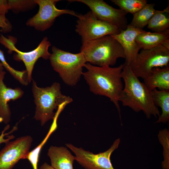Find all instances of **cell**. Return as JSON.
<instances>
[{"mask_svg": "<svg viewBox=\"0 0 169 169\" xmlns=\"http://www.w3.org/2000/svg\"><path fill=\"white\" fill-rule=\"evenodd\" d=\"M77 18L75 30L81 36L82 44L120 31L116 26L98 19L91 11L83 15L78 14Z\"/></svg>", "mask_w": 169, "mask_h": 169, "instance_id": "obj_8", "label": "cell"}, {"mask_svg": "<svg viewBox=\"0 0 169 169\" xmlns=\"http://www.w3.org/2000/svg\"><path fill=\"white\" fill-rule=\"evenodd\" d=\"M59 0H35L39 8L38 12L28 19L26 25L36 30L44 31L49 28L53 24L56 18L64 14H68L77 17L74 11L67 9H59L56 7Z\"/></svg>", "mask_w": 169, "mask_h": 169, "instance_id": "obj_10", "label": "cell"}, {"mask_svg": "<svg viewBox=\"0 0 169 169\" xmlns=\"http://www.w3.org/2000/svg\"><path fill=\"white\" fill-rule=\"evenodd\" d=\"M40 169H55L51 165H50L47 163L45 162L40 167Z\"/></svg>", "mask_w": 169, "mask_h": 169, "instance_id": "obj_29", "label": "cell"}, {"mask_svg": "<svg viewBox=\"0 0 169 169\" xmlns=\"http://www.w3.org/2000/svg\"><path fill=\"white\" fill-rule=\"evenodd\" d=\"M48 155L50 160L51 166L55 169H74L75 156L66 147L51 146Z\"/></svg>", "mask_w": 169, "mask_h": 169, "instance_id": "obj_15", "label": "cell"}, {"mask_svg": "<svg viewBox=\"0 0 169 169\" xmlns=\"http://www.w3.org/2000/svg\"><path fill=\"white\" fill-rule=\"evenodd\" d=\"M52 51L49 59L54 70L66 84L75 85L80 79L83 67L87 62L83 53H72L55 46L52 47Z\"/></svg>", "mask_w": 169, "mask_h": 169, "instance_id": "obj_5", "label": "cell"}, {"mask_svg": "<svg viewBox=\"0 0 169 169\" xmlns=\"http://www.w3.org/2000/svg\"><path fill=\"white\" fill-rule=\"evenodd\" d=\"M169 6L163 10H156L147 25V28L154 32H169Z\"/></svg>", "mask_w": 169, "mask_h": 169, "instance_id": "obj_19", "label": "cell"}, {"mask_svg": "<svg viewBox=\"0 0 169 169\" xmlns=\"http://www.w3.org/2000/svg\"><path fill=\"white\" fill-rule=\"evenodd\" d=\"M145 31L128 25L125 30L118 34L110 35L117 41L122 47L125 56V63L131 65L135 60L140 49L136 38Z\"/></svg>", "mask_w": 169, "mask_h": 169, "instance_id": "obj_13", "label": "cell"}, {"mask_svg": "<svg viewBox=\"0 0 169 169\" xmlns=\"http://www.w3.org/2000/svg\"><path fill=\"white\" fill-rule=\"evenodd\" d=\"M163 46L169 50V39L165 41L162 44Z\"/></svg>", "mask_w": 169, "mask_h": 169, "instance_id": "obj_30", "label": "cell"}, {"mask_svg": "<svg viewBox=\"0 0 169 169\" xmlns=\"http://www.w3.org/2000/svg\"><path fill=\"white\" fill-rule=\"evenodd\" d=\"M7 1L10 10L15 13L30 10L37 5L35 0H8Z\"/></svg>", "mask_w": 169, "mask_h": 169, "instance_id": "obj_25", "label": "cell"}, {"mask_svg": "<svg viewBox=\"0 0 169 169\" xmlns=\"http://www.w3.org/2000/svg\"><path fill=\"white\" fill-rule=\"evenodd\" d=\"M121 75L125 83L119 100L122 105L136 112L142 111L147 119L152 115L159 117L160 111L154 103L151 90L135 75L130 65L123 64Z\"/></svg>", "mask_w": 169, "mask_h": 169, "instance_id": "obj_2", "label": "cell"}, {"mask_svg": "<svg viewBox=\"0 0 169 169\" xmlns=\"http://www.w3.org/2000/svg\"><path fill=\"white\" fill-rule=\"evenodd\" d=\"M159 141L163 148V160L161 163L163 169H169V131L164 128L159 131L157 135Z\"/></svg>", "mask_w": 169, "mask_h": 169, "instance_id": "obj_22", "label": "cell"}, {"mask_svg": "<svg viewBox=\"0 0 169 169\" xmlns=\"http://www.w3.org/2000/svg\"><path fill=\"white\" fill-rule=\"evenodd\" d=\"M0 62L2 64L4 69L22 84L27 85L28 84L29 82L26 71H18L11 66L5 59L3 51L0 49Z\"/></svg>", "mask_w": 169, "mask_h": 169, "instance_id": "obj_24", "label": "cell"}, {"mask_svg": "<svg viewBox=\"0 0 169 169\" xmlns=\"http://www.w3.org/2000/svg\"><path fill=\"white\" fill-rule=\"evenodd\" d=\"M32 90L36 105L34 118L39 121L42 126L54 119L57 114L54 110L63 108L73 101L70 97L62 93L60 84L57 82L50 86L40 87L32 79Z\"/></svg>", "mask_w": 169, "mask_h": 169, "instance_id": "obj_3", "label": "cell"}, {"mask_svg": "<svg viewBox=\"0 0 169 169\" xmlns=\"http://www.w3.org/2000/svg\"><path fill=\"white\" fill-rule=\"evenodd\" d=\"M169 62V50L160 45L142 49L130 66L135 75L144 80L149 76L153 68L167 66Z\"/></svg>", "mask_w": 169, "mask_h": 169, "instance_id": "obj_7", "label": "cell"}, {"mask_svg": "<svg viewBox=\"0 0 169 169\" xmlns=\"http://www.w3.org/2000/svg\"><path fill=\"white\" fill-rule=\"evenodd\" d=\"M56 123L53 122L46 137L43 141L34 149L29 152L25 159H28L31 164L33 169H38V164L41 150L51 134L57 128Z\"/></svg>", "mask_w": 169, "mask_h": 169, "instance_id": "obj_23", "label": "cell"}, {"mask_svg": "<svg viewBox=\"0 0 169 169\" xmlns=\"http://www.w3.org/2000/svg\"><path fill=\"white\" fill-rule=\"evenodd\" d=\"M123 66V64L116 67H99L87 63L84 66L87 71L82 74L92 92L109 98L114 104L121 123L119 101L123 89L121 79Z\"/></svg>", "mask_w": 169, "mask_h": 169, "instance_id": "obj_1", "label": "cell"}, {"mask_svg": "<svg viewBox=\"0 0 169 169\" xmlns=\"http://www.w3.org/2000/svg\"><path fill=\"white\" fill-rule=\"evenodd\" d=\"M168 39H169V31L159 33L145 31L136 36V41L141 49H146L162 45L165 41Z\"/></svg>", "mask_w": 169, "mask_h": 169, "instance_id": "obj_17", "label": "cell"}, {"mask_svg": "<svg viewBox=\"0 0 169 169\" xmlns=\"http://www.w3.org/2000/svg\"><path fill=\"white\" fill-rule=\"evenodd\" d=\"M69 2H77L88 6L99 19L114 25L120 30L125 29L128 25L126 17L127 13L120 9L115 8L103 0H71Z\"/></svg>", "mask_w": 169, "mask_h": 169, "instance_id": "obj_11", "label": "cell"}, {"mask_svg": "<svg viewBox=\"0 0 169 169\" xmlns=\"http://www.w3.org/2000/svg\"><path fill=\"white\" fill-rule=\"evenodd\" d=\"M0 28L1 31L4 33L11 32L12 29V25L5 16V14H0Z\"/></svg>", "mask_w": 169, "mask_h": 169, "instance_id": "obj_26", "label": "cell"}, {"mask_svg": "<svg viewBox=\"0 0 169 169\" xmlns=\"http://www.w3.org/2000/svg\"><path fill=\"white\" fill-rule=\"evenodd\" d=\"M33 141L30 136L9 141L0 151V169H13L20 159H25Z\"/></svg>", "mask_w": 169, "mask_h": 169, "instance_id": "obj_12", "label": "cell"}, {"mask_svg": "<svg viewBox=\"0 0 169 169\" xmlns=\"http://www.w3.org/2000/svg\"><path fill=\"white\" fill-rule=\"evenodd\" d=\"M120 9L133 15L142 8L147 3L146 0H111Z\"/></svg>", "mask_w": 169, "mask_h": 169, "instance_id": "obj_21", "label": "cell"}, {"mask_svg": "<svg viewBox=\"0 0 169 169\" xmlns=\"http://www.w3.org/2000/svg\"><path fill=\"white\" fill-rule=\"evenodd\" d=\"M5 74L0 75V122L7 124L11 117L8 103L21 98L24 92L19 88L12 89L7 87L3 81Z\"/></svg>", "mask_w": 169, "mask_h": 169, "instance_id": "obj_14", "label": "cell"}, {"mask_svg": "<svg viewBox=\"0 0 169 169\" xmlns=\"http://www.w3.org/2000/svg\"><path fill=\"white\" fill-rule=\"evenodd\" d=\"M10 10L7 0H0V14H6Z\"/></svg>", "mask_w": 169, "mask_h": 169, "instance_id": "obj_28", "label": "cell"}, {"mask_svg": "<svg viewBox=\"0 0 169 169\" xmlns=\"http://www.w3.org/2000/svg\"><path fill=\"white\" fill-rule=\"evenodd\" d=\"M144 82L151 90L157 88L159 90H169V66L153 68Z\"/></svg>", "mask_w": 169, "mask_h": 169, "instance_id": "obj_16", "label": "cell"}, {"mask_svg": "<svg viewBox=\"0 0 169 169\" xmlns=\"http://www.w3.org/2000/svg\"><path fill=\"white\" fill-rule=\"evenodd\" d=\"M80 51L87 62L99 67L112 66L118 59H125L121 45L110 35L83 43Z\"/></svg>", "mask_w": 169, "mask_h": 169, "instance_id": "obj_4", "label": "cell"}, {"mask_svg": "<svg viewBox=\"0 0 169 169\" xmlns=\"http://www.w3.org/2000/svg\"><path fill=\"white\" fill-rule=\"evenodd\" d=\"M154 3H147L142 8L133 14V17L129 25L136 28L142 29L147 26L153 15L156 9Z\"/></svg>", "mask_w": 169, "mask_h": 169, "instance_id": "obj_20", "label": "cell"}, {"mask_svg": "<svg viewBox=\"0 0 169 169\" xmlns=\"http://www.w3.org/2000/svg\"><path fill=\"white\" fill-rule=\"evenodd\" d=\"M4 69L2 64L0 62V75L3 74H6V72L4 70Z\"/></svg>", "mask_w": 169, "mask_h": 169, "instance_id": "obj_31", "label": "cell"}, {"mask_svg": "<svg viewBox=\"0 0 169 169\" xmlns=\"http://www.w3.org/2000/svg\"><path fill=\"white\" fill-rule=\"evenodd\" d=\"M151 95L155 105L161 107V113L155 123H166L169 121V90H151Z\"/></svg>", "mask_w": 169, "mask_h": 169, "instance_id": "obj_18", "label": "cell"}, {"mask_svg": "<svg viewBox=\"0 0 169 169\" xmlns=\"http://www.w3.org/2000/svg\"><path fill=\"white\" fill-rule=\"evenodd\" d=\"M120 142V138H118L107 150L96 154L70 143L66 144V146L75 154V160L85 169H115L112 164L110 156L118 148Z\"/></svg>", "mask_w": 169, "mask_h": 169, "instance_id": "obj_9", "label": "cell"}, {"mask_svg": "<svg viewBox=\"0 0 169 169\" xmlns=\"http://www.w3.org/2000/svg\"><path fill=\"white\" fill-rule=\"evenodd\" d=\"M9 128V125H8L2 131L1 134L0 135V145L1 144L3 143H6L7 142L10 141V140L13 139L14 138V136L12 135L11 136H9L7 138H4L5 136L10 134L11 132L14 131L15 130V129L13 128V130L9 133H5V132Z\"/></svg>", "mask_w": 169, "mask_h": 169, "instance_id": "obj_27", "label": "cell"}, {"mask_svg": "<svg viewBox=\"0 0 169 169\" xmlns=\"http://www.w3.org/2000/svg\"><path fill=\"white\" fill-rule=\"evenodd\" d=\"M17 39L12 36L6 38L0 34V43L7 48L9 53L13 51L15 52L13 59L18 61H22L26 68L28 79L29 83L32 80V74L34 65L37 60L40 58L44 59H49L51 55L48 51L51 44L47 37H44L38 47L30 51L24 52L20 51L15 46Z\"/></svg>", "mask_w": 169, "mask_h": 169, "instance_id": "obj_6", "label": "cell"}]
</instances>
